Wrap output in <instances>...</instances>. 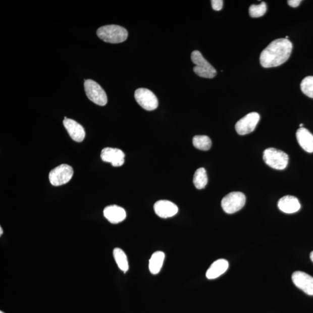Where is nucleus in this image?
<instances>
[{
    "instance_id": "15",
    "label": "nucleus",
    "mask_w": 313,
    "mask_h": 313,
    "mask_svg": "<svg viewBox=\"0 0 313 313\" xmlns=\"http://www.w3.org/2000/svg\"><path fill=\"white\" fill-rule=\"evenodd\" d=\"M278 207L282 212L286 214H293L300 209V203L296 197L292 195H286L280 199Z\"/></svg>"
},
{
    "instance_id": "2",
    "label": "nucleus",
    "mask_w": 313,
    "mask_h": 313,
    "mask_svg": "<svg viewBox=\"0 0 313 313\" xmlns=\"http://www.w3.org/2000/svg\"><path fill=\"white\" fill-rule=\"evenodd\" d=\"M97 35L101 40L112 44H118L127 40L128 31L119 25L103 26L97 30Z\"/></svg>"
},
{
    "instance_id": "19",
    "label": "nucleus",
    "mask_w": 313,
    "mask_h": 313,
    "mask_svg": "<svg viewBox=\"0 0 313 313\" xmlns=\"http://www.w3.org/2000/svg\"><path fill=\"white\" fill-rule=\"evenodd\" d=\"M113 256L117 266L121 271L126 273L129 269V264L126 254L120 248L113 250Z\"/></svg>"
},
{
    "instance_id": "16",
    "label": "nucleus",
    "mask_w": 313,
    "mask_h": 313,
    "mask_svg": "<svg viewBox=\"0 0 313 313\" xmlns=\"http://www.w3.org/2000/svg\"><path fill=\"white\" fill-rule=\"evenodd\" d=\"M296 135L300 147L307 152H313V135L311 133L302 127L297 130Z\"/></svg>"
},
{
    "instance_id": "22",
    "label": "nucleus",
    "mask_w": 313,
    "mask_h": 313,
    "mask_svg": "<svg viewBox=\"0 0 313 313\" xmlns=\"http://www.w3.org/2000/svg\"><path fill=\"white\" fill-rule=\"evenodd\" d=\"M300 88L304 95L313 98V76L305 77L301 82Z\"/></svg>"
},
{
    "instance_id": "6",
    "label": "nucleus",
    "mask_w": 313,
    "mask_h": 313,
    "mask_svg": "<svg viewBox=\"0 0 313 313\" xmlns=\"http://www.w3.org/2000/svg\"><path fill=\"white\" fill-rule=\"evenodd\" d=\"M84 88L86 95L92 102L103 107L108 103V97L105 90L96 82L92 80L85 81Z\"/></svg>"
},
{
    "instance_id": "18",
    "label": "nucleus",
    "mask_w": 313,
    "mask_h": 313,
    "mask_svg": "<svg viewBox=\"0 0 313 313\" xmlns=\"http://www.w3.org/2000/svg\"><path fill=\"white\" fill-rule=\"evenodd\" d=\"M165 256V253L162 251H156L152 254L148 265V268L152 275H158L161 271Z\"/></svg>"
},
{
    "instance_id": "13",
    "label": "nucleus",
    "mask_w": 313,
    "mask_h": 313,
    "mask_svg": "<svg viewBox=\"0 0 313 313\" xmlns=\"http://www.w3.org/2000/svg\"><path fill=\"white\" fill-rule=\"evenodd\" d=\"M64 127L71 138L77 142H81L85 138V131L84 128L79 123L72 119L65 117Z\"/></svg>"
},
{
    "instance_id": "25",
    "label": "nucleus",
    "mask_w": 313,
    "mask_h": 313,
    "mask_svg": "<svg viewBox=\"0 0 313 313\" xmlns=\"http://www.w3.org/2000/svg\"><path fill=\"white\" fill-rule=\"evenodd\" d=\"M301 2L302 1H300V0H289L287 2L288 5L293 8L298 7L300 5Z\"/></svg>"
},
{
    "instance_id": "10",
    "label": "nucleus",
    "mask_w": 313,
    "mask_h": 313,
    "mask_svg": "<svg viewBox=\"0 0 313 313\" xmlns=\"http://www.w3.org/2000/svg\"><path fill=\"white\" fill-rule=\"evenodd\" d=\"M292 280L296 286L308 295H313V277L306 273L295 272L293 273Z\"/></svg>"
},
{
    "instance_id": "17",
    "label": "nucleus",
    "mask_w": 313,
    "mask_h": 313,
    "mask_svg": "<svg viewBox=\"0 0 313 313\" xmlns=\"http://www.w3.org/2000/svg\"><path fill=\"white\" fill-rule=\"evenodd\" d=\"M229 262L224 259H218L211 265L206 273V277L209 280L217 279L228 271Z\"/></svg>"
},
{
    "instance_id": "9",
    "label": "nucleus",
    "mask_w": 313,
    "mask_h": 313,
    "mask_svg": "<svg viewBox=\"0 0 313 313\" xmlns=\"http://www.w3.org/2000/svg\"><path fill=\"white\" fill-rule=\"evenodd\" d=\"M259 120V114L256 112L250 113L238 121L235 128L240 135L248 134L255 130Z\"/></svg>"
},
{
    "instance_id": "14",
    "label": "nucleus",
    "mask_w": 313,
    "mask_h": 313,
    "mask_svg": "<svg viewBox=\"0 0 313 313\" xmlns=\"http://www.w3.org/2000/svg\"><path fill=\"white\" fill-rule=\"evenodd\" d=\"M104 217L109 222L117 224L123 222L126 218V212L122 207L116 205H109L104 209Z\"/></svg>"
},
{
    "instance_id": "1",
    "label": "nucleus",
    "mask_w": 313,
    "mask_h": 313,
    "mask_svg": "<svg viewBox=\"0 0 313 313\" xmlns=\"http://www.w3.org/2000/svg\"><path fill=\"white\" fill-rule=\"evenodd\" d=\"M292 48V42L288 39H276L262 52L260 65L265 68H275L283 65L290 57Z\"/></svg>"
},
{
    "instance_id": "20",
    "label": "nucleus",
    "mask_w": 313,
    "mask_h": 313,
    "mask_svg": "<svg viewBox=\"0 0 313 313\" xmlns=\"http://www.w3.org/2000/svg\"><path fill=\"white\" fill-rule=\"evenodd\" d=\"M193 183L197 189H202L208 183V177L205 168H200L195 171L193 178Z\"/></svg>"
},
{
    "instance_id": "12",
    "label": "nucleus",
    "mask_w": 313,
    "mask_h": 313,
    "mask_svg": "<svg viewBox=\"0 0 313 313\" xmlns=\"http://www.w3.org/2000/svg\"><path fill=\"white\" fill-rule=\"evenodd\" d=\"M156 215L162 218H168L175 216L178 213V207L174 203L168 200H160L154 205Z\"/></svg>"
},
{
    "instance_id": "27",
    "label": "nucleus",
    "mask_w": 313,
    "mask_h": 313,
    "mask_svg": "<svg viewBox=\"0 0 313 313\" xmlns=\"http://www.w3.org/2000/svg\"><path fill=\"white\" fill-rule=\"evenodd\" d=\"M3 233V230L2 228L1 227V228H0V235H1V236H2Z\"/></svg>"
},
{
    "instance_id": "29",
    "label": "nucleus",
    "mask_w": 313,
    "mask_h": 313,
    "mask_svg": "<svg viewBox=\"0 0 313 313\" xmlns=\"http://www.w3.org/2000/svg\"><path fill=\"white\" fill-rule=\"evenodd\" d=\"M0 313H5V312H4L3 311H0Z\"/></svg>"
},
{
    "instance_id": "4",
    "label": "nucleus",
    "mask_w": 313,
    "mask_h": 313,
    "mask_svg": "<svg viewBox=\"0 0 313 313\" xmlns=\"http://www.w3.org/2000/svg\"><path fill=\"white\" fill-rule=\"evenodd\" d=\"M191 61L195 65L194 72L199 77L206 78H213L217 75V70L203 57L198 50H194L191 54Z\"/></svg>"
},
{
    "instance_id": "8",
    "label": "nucleus",
    "mask_w": 313,
    "mask_h": 313,
    "mask_svg": "<svg viewBox=\"0 0 313 313\" xmlns=\"http://www.w3.org/2000/svg\"><path fill=\"white\" fill-rule=\"evenodd\" d=\"M135 98L141 107L147 111L158 108L159 101L154 93L149 89L139 88L135 92Z\"/></svg>"
},
{
    "instance_id": "26",
    "label": "nucleus",
    "mask_w": 313,
    "mask_h": 313,
    "mask_svg": "<svg viewBox=\"0 0 313 313\" xmlns=\"http://www.w3.org/2000/svg\"><path fill=\"white\" fill-rule=\"evenodd\" d=\"M310 259L313 263V251L310 253Z\"/></svg>"
},
{
    "instance_id": "28",
    "label": "nucleus",
    "mask_w": 313,
    "mask_h": 313,
    "mask_svg": "<svg viewBox=\"0 0 313 313\" xmlns=\"http://www.w3.org/2000/svg\"><path fill=\"white\" fill-rule=\"evenodd\" d=\"M299 126H300V128H302L303 126V124H300Z\"/></svg>"
},
{
    "instance_id": "11",
    "label": "nucleus",
    "mask_w": 313,
    "mask_h": 313,
    "mask_svg": "<svg viewBox=\"0 0 313 313\" xmlns=\"http://www.w3.org/2000/svg\"><path fill=\"white\" fill-rule=\"evenodd\" d=\"M100 156L104 162L111 163L113 167H120L124 164L125 154L119 148H105L101 151Z\"/></svg>"
},
{
    "instance_id": "3",
    "label": "nucleus",
    "mask_w": 313,
    "mask_h": 313,
    "mask_svg": "<svg viewBox=\"0 0 313 313\" xmlns=\"http://www.w3.org/2000/svg\"><path fill=\"white\" fill-rule=\"evenodd\" d=\"M263 158L268 166L277 170L285 169L289 161L287 153L272 147L268 148L264 151Z\"/></svg>"
},
{
    "instance_id": "7",
    "label": "nucleus",
    "mask_w": 313,
    "mask_h": 313,
    "mask_svg": "<svg viewBox=\"0 0 313 313\" xmlns=\"http://www.w3.org/2000/svg\"><path fill=\"white\" fill-rule=\"evenodd\" d=\"M73 176V168L68 164H62L50 171L49 179L52 185L60 186L68 183Z\"/></svg>"
},
{
    "instance_id": "23",
    "label": "nucleus",
    "mask_w": 313,
    "mask_h": 313,
    "mask_svg": "<svg viewBox=\"0 0 313 313\" xmlns=\"http://www.w3.org/2000/svg\"><path fill=\"white\" fill-rule=\"evenodd\" d=\"M267 11V6L265 2H262L259 5H253L249 9V13L252 18H259L264 16Z\"/></svg>"
},
{
    "instance_id": "5",
    "label": "nucleus",
    "mask_w": 313,
    "mask_h": 313,
    "mask_svg": "<svg viewBox=\"0 0 313 313\" xmlns=\"http://www.w3.org/2000/svg\"><path fill=\"white\" fill-rule=\"evenodd\" d=\"M245 202L246 197L244 193L235 191L229 193L222 199L221 205L226 213L232 214L243 208Z\"/></svg>"
},
{
    "instance_id": "21",
    "label": "nucleus",
    "mask_w": 313,
    "mask_h": 313,
    "mask_svg": "<svg viewBox=\"0 0 313 313\" xmlns=\"http://www.w3.org/2000/svg\"><path fill=\"white\" fill-rule=\"evenodd\" d=\"M194 146L198 150L207 151L212 146V141L208 136L205 135L195 136L193 139Z\"/></svg>"
},
{
    "instance_id": "24",
    "label": "nucleus",
    "mask_w": 313,
    "mask_h": 313,
    "mask_svg": "<svg viewBox=\"0 0 313 313\" xmlns=\"http://www.w3.org/2000/svg\"><path fill=\"white\" fill-rule=\"evenodd\" d=\"M211 5L214 10L219 11L222 9L224 5V1L222 0H213L211 1Z\"/></svg>"
}]
</instances>
